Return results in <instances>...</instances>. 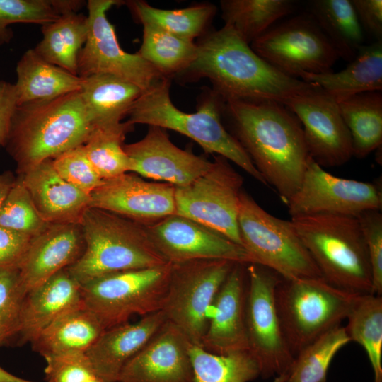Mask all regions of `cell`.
<instances>
[{"label": "cell", "instance_id": "cell-1", "mask_svg": "<svg viewBox=\"0 0 382 382\" xmlns=\"http://www.w3.org/2000/svg\"><path fill=\"white\" fill-rule=\"evenodd\" d=\"M235 138L285 203L299 189L309 156L298 118L272 100L224 101Z\"/></svg>", "mask_w": 382, "mask_h": 382}, {"label": "cell", "instance_id": "cell-2", "mask_svg": "<svg viewBox=\"0 0 382 382\" xmlns=\"http://www.w3.org/2000/svg\"><path fill=\"white\" fill-rule=\"evenodd\" d=\"M197 46L195 59L178 75L208 79L223 101L272 100L284 105L320 88L272 66L228 25L209 33Z\"/></svg>", "mask_w": 382, "mask_h": 382}, {"label": "cell", "instance_id": "cell-3", "mask_svg": "<svg viewBox=\"0 0 382 382\" xmlns=\"http://www.w3.org/2000/svg\"><path fill=\"white\" fill-rule=\"evenodd\" d=\"M94 128L80 91H75L50 100L18 105L5 148L19 175L84 144Z\"/></svg>", "mask_w": 382, "mask_h": 382}, {"label": "cell", "instance_id": "cell-4", "mask_svg": "<svg viewBox=\"0 0 382 382\" xmlns=\"http://www.w3.org/2000/svg\"><path fill=\"white\" fill-rule=\"evenodd\" d=\"M170 81L163 77L144 91L128 115L131 124L169 129L195 141L207 153H215L233 162L255 180L268 185L250 158L221 122L223 100L210 91L201 100L197 110L184 112L170 97Z\"/></svg>", "mask_w": 382, "mask_h": 382}, {"label": "cell", "instance_id": "cell-5", "mask_svg": "<svg viewBox=\"0 0 382 382\" xmlns=\"http://www.w3.org/2000/svg\"><path fill=\"white\" fill-rule=\"evenodd\" d=\"M79 224L84 250L66 269L81 285L107 274L168 263L143 224L94 207L84 212Z\"/></svg>", "mask_w": 382, "mask_h": 382}, {"label": "cell", "instance_id": "cell-6", "mask_svg": "<svg viewBox=\"0 0 382 382\" xmlns=\"http://www.w3.org/2000/svg\"><path fill=\"white\" fill-rule=\"evenodd\" d=\"M291 221L323 279L354 294H372L367 248L357 216L317 214Z\"/></svg>", "mask_w": 382, "mask_h": 382}, {"label": "cell", "instance_id": "cell-7", "mask_svg": "<svg viewBox=\"0 0 382 382\" xmlns=\"http://www.w3.org/2000/svg\"><path fill=\"white\" fill-rule=\"evenodd\" d=\"M357 295L323 278L281 277L275 290V303L284 337L294 357L320 335L340 325Z\"/></svg>", "mask_w": 382, "mask_h": 382}, {"label": "cell", "instance_id": "cell-8", "mask_svg": "<svg viewBox=\"0 0 382 382\" xmlns=\"http://www.w3.org/2000/svg\"><path fill=\"white\" fill-rule=\"evenodd\" d=\"M238 225L250 263L265 267L285 279L323 278L291 221L270 214L243 190Z\"/></svg>", "mask_w": 382, "mask_h": 382}, {"label": "cell", "instance_id": "cell-9", "mask_svg": "<svg viewBox=\"0 0 382 382\" xmlns=\"http://www.w3.org/2000/svg\"><path fill=\"white\" fill-rule=\"evenodd\" d=\"M171 263L107 274L81 285L83 305L106 330L161 311Z\"/></svg>", "mask_w": 382, "mask_h": 382}, {"label": "cell", "instance_id": "cell-10", "mask_svg": "<svg viewBox=\"0 0 382 382\" xmlns=\"http://www.w3.org/2000/svg\"><path fill=\"white\" fill-rule=\"evenodd\" d=\"M236 262L200 260L171 264L162 308L192 345L201 346L214 299Z\"/></svg>", "mask_w": 382, "mask_h": 382}, {"label": "cell", "instance_id": "cell-11", "mask_svg": "<svg viewBox=\"0 0 382 382\" xmlns=\"http://www.w3.org/2000/svg\"><path fill=\"white\" fill-rule=\"evenodd\" d=\"M245 325L248 352L260 376L267 378L288 373L294 361L284 337L275 303L281 277L262 265H246Z\"/></svg>", "mask_w": 382, "mask_h": 382}, {"label": "cell", "instance_id": "cell-12", "mask_svg": "<svg viewBox=\"0 0 382 382\" xmlns=\"http://www.w3.org/2000/svg\"><path fill=\"white\" fill-rule=\"evenodd\" d=\"M243 183V177L228 160L216 156L207 173L187 185L175 187V214L242 246L238 216Z\"/></svg>", "mask_w": 382, "mask_h": 382}, {"label": "cell", "instance_id": "cell-13", "mask_svg": "<svg viewBox=\"0 0 382 382\" xmlns=\"http://www.w3.org/2000/svg\"><path fill=\"white\" fill-rule=\"evenodd\" d=\"M261 58L284 74L332 71L339 57L310 14L294 16L271 27L250 44Z\"/></svg>", "mask_w": 382, "mask_h": 382}, {"label": "cell", "instance_id": "cell-14", "mask_svg": "<svg viewBox=\"0 0 382 382\" xmlns=\"http://www.w3.org/2000/svg\"><path fill=\"white\" fill-rule=\"evenodd\" d=\"M120 1L89 0L88 34L78 57L77 76L86 78L94 74H111L146 91L163 76L138 53L126 52L120 47L115 27L107 11Z\"/></svg>", "mask_w": 382, "mask_h": 382}, {"label": "cell", "instance_id": "cell-15", "mask_svg": "<svg viewBox=\"0 0 382 382\" xmlns=\"http://www.w3.org/2000/svg\"><path fill=\"white\" fill-rule=\"evenodd\" d=\"M291 217L317 214L357 216L382 207L379 183L341 178L310 159L297 191L285 202Z\"/></svg>", "mask_w": 382, "mask_h": 382}, {"label": "cell", "instance_id": "cell-16", "mask_svg": "<svg viewBox=\"0 0 382 382\" xmlns=\"http://www.w3.org/2000/svg\"><path fill=\"white\" fill-rule=\"evenodd\" d=\"M284 105L301 123L309 156L320 166H342L353 156L350 133L331 96L318 88Z\"/></svg>", "mask_w": 382, "mask_h": 382}, {"label": "cell", "instance_id": "cell-17", "mask_svg": "<svg viewBox=\"0 0 382 382\" xmlns=\"http://www.w3.org/2000/svg\"><path fill=\"white\" fill-rule=\"evenodd\" d=\"M146 228L154 247L169 263L200 260L250 263L243 247L188 218L173 214Z\"/></svg>", "mask_w": 382, "mask_h": 382}, {"label": "cell", "instance_id": "cell-18", "mask_svg": "<svg viewBox=\"0 0 382 382\" xmlns=\"http://www.w3.org/2000/svg\"><path fill=\"white\" fill-rule=\"evenodd\" d=\"M90 195V207L118 214L144 226L175 214L173 185L148 182L131 172L104 180Z\"/></svg>", "mask_w": 382, "mask_h": 382}, {"label": "cell", "instance_id": "cell-19", "mask_svg": "<svg viewBox=\"0 0 382 382\" xmlns=\"http://www.w3.org/2000/svg\"><path fill=\"white\" fill-rule=\"evenodd\" d=\"M129 158V172L184 187L207 173L213 161L176 146L165 129L149 126L145 137L124 144Z\"/></svg>", "mask_w": 382, "mask_h": 382}, {"label": "cell", "instance_id": "cell-20", "mask_svg": "<svg viewBox=\"0 0 382 382\" xmlns=\"http://www.w3.org/2000/svg\"><path fill=\"white\" fill-rule=\"evenodd\" d=\"M192 344L166 320L125 365L117 382H195L189 353Z\"/></svg>", "mask_w": 382, "mask_h": 382}, {"label": "cell", "instance_id": "cell-21", "mask_svg": "<svg viewBox=\"0 0 382 382\" xmlns=\"http://www.w3.org/2000/svg\"><path fill=\"white\" fill-rule=\"evenodd\" d=\"M246 265H233L212 306L200 346L211 353L248 352L245 325Z\"/></svg>", "mask_w": 382, "mask_h": 382}, {"label": "cell", "instance_id": "cell-22", "mask_svg": "<svg viewBox=\"0 0 382 382\" xmlns=\"http://www.w3.org/2000/svg\"><path fill=\"white\" fill-rule=\"evenodd\" d=\"M83 250L80 224H50L31 239L18 267L22 288L27 294L42 284L76 262Z\"/></svg>", "mask_w": 382, "mask_h": 382}, {"label": "cell", "instance_id": "cell-23", "mask_svg": "<svg viewBox=\"0 0 382 382\" xmlns=\"http://www.w3.org/2000/svg\"><path fill=\"white\" fill-rule=\"evenodd\" d=\"M162 311L105 330L86 351L98 382H117L128 361L157 332L166 321Z\"/></svg>", "mask_w": 382, "mask_h": 382}, {"label": "cell", "instance_id": "cell-24", "mask_svg": "<svg viewBox=\"0 0 382 382\" xmlns=\"http://www.w3.org/2000/svg\"><path fill=\"white\" fill-rule=\"evenodd\" d=\"M37 212L50 224H80L91 195L64 180L47 159L17 175Z\"/></svg>", "mask_w": 382, "mask_h": 382}, {"label": "cell", "instance_id": "cell-25", "mask_svg": "<svg viewBox=\"0 0 382 382\" xmlns=\"http://www.w3.org/2000/svg\"><path fill=\"white\" fill-rule=\"evenodd\" d=\"M82 305L81 285L66 268L59 271L27 293L18 333L21 342H32L60 316Z\"/></svg>", "mask_w": 382, "mask_h": 382}, {"label": "cell", "instance_id": "cell-26", "mask_svg": "<svg viewBox=\"0 0 382 382\" xmlns=\"http://www.w3.org/2000/svg\"><path fill=\"white\" fill-rule=\"evenodd\" d=\"M331 96L337 102L354 95L382 90V40L363 45L349 64L339 72L299 75Z\"/></svg>", "mask_w": 382, "mask_h": 382}, {"label": "cell", "instance_id": "cell-27", "mask_svg": "<svg viewBox=\"0 0 382 382\" xmlns=\"http://www.w3.org/2000/svg\"><path fill=\"white\" fill-rule=\"evenodd\" d=\"M16 74L18 106L79 91L83 81V78L47 62L33 49L27 50L21 57Z\"/></svg>", "mask_w": 382, "mask_h": 382}, {"label": "cell", "instance_id": "cell-28", "mask_svg": "<svg viewBox=\"0 0 382 382\" xmlns=\"http://www.w3.org/2000/svg\"><path fill=\"white\" fill-rule=\"evenodd\" d=\"M104 330L96 316L82 305L54 320L31 344L44 358L85 353Z\"/></svg>", "mask_w": 382, "mask_h": 382}, {"label": "cell", "instance_id": "cell-29", "mask_svg": "<svg viewBox=\"0 0 382 382\" xmlns=\"http://www.w3.org/2000/svg\"><path fill=\"white\" fill-rule=\"evenodd\" d=\"M79 91L96 127L121 122L144 91L120 77L100 74L83 78Z\"/></svg>", "mask_w": 382, "mask_h": 382}, {"label": "cell", "instance_id": "cell-30", "mask_svg": "<svg viewBox=\"0 0 382 382\" xmlns=\"http://www.w3.org/2000/svg\"><path fill=\"white\" fill-rule=\"evenodd\" d=\"M310 11L339 58L352 61L364 45V35L352 1L314 0Z\"/></svg>", "mask_w": 382, "mask_h": 382}, {"label": "cell", "instance_id": "cell-31", "mask_svg": "<svg viewBox=\"0 0 382 382\" xmlns=\"http://www.w3.org/2000/svg\"><path fill=\"white\" fill-rule=\"evenodd\" d=\"M337 104L351 135L353 156L364 158L381 147V91L358 93Z\"/></svg>", "mask_w": 382, "mask_h": 382}, {"label": "cell", "instance_id": "cell-32", "mask_svg": "<svg viewBox=\"0 0 382 382\" xmlns=\"http://www.w3.org/2000/svg\"><path fill=\"white\" fill-rule=\"evenodd\" d=\"M42 39L33 49L47 62L77 75L78 57L88 34L87 16L69 12L42 25Z\"/></svg>", "mask_w": 382, "mask_h": 382}, {"label": "cell", "instance_id": "cell-33", "mask_svg": "<svg viewBox=\"0 0 382 382\" xmlns=\"http://www.w3.org/2000/svg\"><path fill=\"white\" fill-rule=\"evenodd\" d=\"M346 319L345 329L350 341L364 348L374 382H382V296L357 294Z\"/></svg>", "mask_w": 382, "mask_h": 382}, {"label": "cell", "instance_id": "cell-34", "mask_svg": "<svg viewBox=\"0 0 382 382\" xmlns=\"http://www.w3.org/2000/svg\"><path fill=\"white\" fill-rule=\"evenodd\" d=\"M221 7L225 25L251 44L290 13L294 3L289 0H223Z\"/></svg>", "mask_w": 382, "mask_h": 382}, {"label": "cell", "instance_id": "cell-35", "mask_svg": "<svg viewBox=\"0 0 382 382\" xmlns=\"http://www.w3.org/2000/svg\"><path fill=\"white\" fill-rule=\"evenodd\" d=\"M197 44L151 24H143V40L137 52L163 76L178 75L195 59Z\"/></svg>", "mask_w": 382, "mask_h": 382}, {"label": "cell", "instance_id": "cell-36", "mask_svg": "<svg viewBox=\"0 0 382 382\" xmlns=\"http://www.w3.org/2000/svg\"><path fill=\"white\" fill-rule=\"evenodd\" d=\"M127 4L142 25L151 24L192 40L203 33L216 11L210 4L173 10L155 8L144 1H130Z\"/></svg>", "mask_w": 382, "mask_h": 382}, {"label": "cell", "instance_id": "cell-37", "mask_svg": "<svg viewBox=\"0 0 382 382\" xmlns=\"http://www.w3.org/2000/svg\"><path fill=\"white\" fill-rule=\"evenodd\" d=\"M189 353L195 382H250L260 376L248 352L216 354L192 345Z\"/></svg>", "mask_w": 382, "mask_h": 382}, {"label": "cell", "instance_id": "cell-38", "mask_svg": "<svg viewBox=\"0 0 382 382\" xmlns=\"http://www.w3.org/2000/svg\"><path fill=\"white\" fill-rule=\"evenodd\" d=\"M133 127L129 121L96 127L83 144L88 158L103 180L129 172L124 140Z\"/></svg>", "mask_w": 382, "mask_h": 382}, {"label": "cell", "instance_id": "cell-39", "mask_svg": "<svg viewBox=\"0 0 382 382\" xmlns=\"http://www.w3.org/2000/svg\"><path fill=\"white\" fill-rule=\"evenodd\" d=\"M349 342L345 327L327 331L294 357L285 382H326L332 359Z\"/></svg>", "mask_w": 382, "mask_h": 382}, {"label": "cell", "instance_id": "cell-40", "mask_svg": "<svg viewBox=\"0 0 382 382\" xmlns=\"http://www.w3.org/2000/svg\"><path fill=\"white\" fill-rule=\"evenodd\" d=\"M83 4L76 0H0V45L11 40L13 32L8 27L13 23L42 25L64 13L77 12Z\"/></svg>", "mask_w": 382, "mask_h": 382}, {"label": "cell", "instance_id": "cell-41", "mask_svg": "<svg viewBox=\"0 0 382 382\" xmlns=\"http://www.w3.org/2000/svg\"><path fill=\"white\" fill-rule=\"evenodd\" d=\"M50 224L42 219L20 176L0 208V226L33 238Z\"/></svg>", "mask_w": 382, "mask_h": 382}, {"label": "cell", "instance_id": "cell-42", "mask_svg": "<svg viewBox=\"0 0 382 382\" xmlns=\"http://www.w3.org/2000/svg\"><path fill=\"white\" fill-rule=\"evenodd\" d=\"M25 291L18 279V270L0 272V345L19 333Z\"/></svg>", "mask_w": 382, "mask_h": 382}, {"label": "cell", "instance_id": "cell-43", "mask_svg": "<svg viewBox=\"0 0 382 382\" xmlns=\"http://www.w3.org/2000/svg\"><path fill=\"white\" fill-rule=\"evenodd\" d=\"M52 161L64 180L88 195L103 183L88 158L83 144L62 153Z\"/></svg>", "mask_w": 382, "mask_h": 382}, {"label": "cell", "instance_id": "cell-44", "mask_svg": "<svg viewBox=\"0 0 382 382\" xmlns=\"http://www.w3.org/2000/svg\"><path fill=\"white\" fill-rule=\"evenodd\" d=\"M366 242L372 276V294L382 296V214L367 210L357 216Z\"/></svg>", "mask_w": 382, "mask_h": 382}, {"label": "cell", "instance_id": "cell-45", "mask_svg": "<svg viewBox=\"0 0 382 382\" xmlns=\"http://www.w3.org/2000/svg\"><path fill=\"white\" fill-rule=\"evenodd\" d=\"M45 359V373L48 381L88 382L96 378L85 353L60 354Z\"/></svg>", "mask_w": 382, "mask_h": 382}, {"label": "cell", "instance_id": "cell-46", "mask_svg": "<svg viewBox=\"0 0 382 382\" xmlns=\"http://www.w3.org/2000/svg\"><path fill=\"white\" fill-rule=\"evenodd\" d=\"M32 238L0 226V272L18 270Z\"/></svg>", "mask_w": 382, "mask_h": 382}, {"label": "cell", "instance_id": "cell-47", "mask_svg": "<svg viewBox=\"0 0 382 382\" xmlns=\"http://www.w3.org/2000/svg\"><path fill=\"white\" fill-rule=\"evenodd\" d=\"M359 22L376 40L382 37V1L352 0Z\"/></svg>", "mask_w": 382, "mask_h": 382}, {"label": "cell", "instance_id": "cell-48", "mask_svg": "<svg viewBox=\"0 0 382 382\" xmlns=\"http://www.w3.org/2000/svg\"><path fill=\"white\" fill-rule=\"evenodd\" d=\"M18 107L15 84L0 81V148L5 147L11 121Z\"/></svg>", "mask_w": 382, "mask_h": 382}, {"label": "cell", "instance_id": "cell-49", "mask_svg": "<svg viewBox=\"0 0 382 382\" xmlns=\"http://www.w3.org/2000/svg\"><path fill=\"white\" fill-rule=\"evenodd\" d=\"M16 180V176L10 170L0 173V208Z\"/></svg>", "mask_w": 382, "mask_h": 382}, {"label": "cell", "instance_id": "cell-50", "mask_svg": "<svg viewBox=\"0 0 382 382\" xmlns=\"http://www.w3.org/2000/svg\"><path fill=\"white\" fill-rule=\"evenodd\" d=\"M0 382H35L16 376L0 366ZM46 382H50L47 381Z\"/></svg>", "mask_w": 382, "mask_h": 382}, {"label": "cell", "instance_id": "cell-51", "mask_svg": "<svg viewBox=\"0 0 382 382\" xmlns=\"http://www.w3.org/2000/svg\"><path fill=\"white\" fill-rule=\"evenodd\" d=\"M287 376H288L287 373L277 376L272 382H285L287 378Z\"/></svg>", "mask_w": 382, "mask_h": 382}, {"label": "cell", "instance_id": "cell-52", "mask_svg": "<svg viewBox=\"0 0 382 382\" xmlns=\"http://www.w3.org/2000/svg\"><path fill=\"white\" fill-rule=\"evenodd\" d=\"M88 382H98V379L96 378H93L92 380H91L90 381Z\"/></svg>", "mask_w": 382, "mask_h": 382}]
</instances>
